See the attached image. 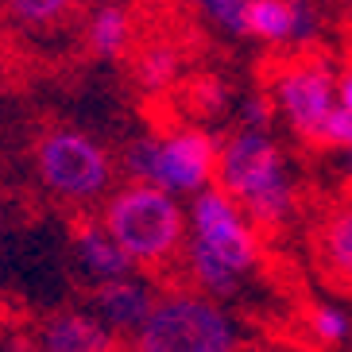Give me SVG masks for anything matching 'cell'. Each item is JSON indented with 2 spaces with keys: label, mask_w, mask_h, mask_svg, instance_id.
Here are the masks:
<instances>
[{
  "label": "cell",
  "mask_w": 352,
  "mask_h": 352,
  "mask_svg": "<svg viewBox=\"0 0 352 352\" xmlns=\"http://www.w3.org/2000/svg\"><path fill=\"white\" fill-rule=\"evenodd\" d=\"M186 225L190 232L182 263L194 290L217 302L236 298L248 275H256L259 267V232L252 217L221 186H209L190 197Z\"/></svg>",
  "instance_id": "1"
},
{
  "label": "cell",
  "mask_w": 352,
  "mask_h": 352,
  "mask_svg": "<svg viewBox=\"0 0 352 352\" xmlns=\"http://www.w3.org/2000/svg\"><path fill=\"white\" fill-rule=\"evenodd\" d=\"M217 186L248 213L252 225L263 228H279L283 221H290L298 201V186L279 140L256 128H236L221 144Z\"/></svg>",
  "instance_id": "2"
},
{
  "label": "cell",
  "mask_w": 352,
  "mask_h": 352,
  "mask_svg": "<svg viewBox=\"0 0 352 352\" xmlns=\"http://www.w3.org/2000/svg\"><path fill=\"white\" fill-rule=\"evenodd\" d=\"M101 225L128 252L135 267H166L186 248V209L182 201L147 182H124L104 197Z\"/></svg>",
  "instance_id": "3"
},
{
  "label": "cell",
  "mask_w": 352,
  "mask_h": 352,
  "mask_svg": "<svg viewBox=\"0 0 352 352\" xmlns=\"http://www.w3.org/2000/svg\"><path fill=\"white\" fill-rule=\"evenodd\" d=\"M244 325L225 302L201 290H166L132 337V352H240Z\"/></svg>",
  "instance_id": "4"
},
{
  "label": "cell",
  "mask_w": 352,
  "mask_h": 352,
  "mask_svg": "<svg viewBox=\"0 0 352 352\" xmlns=\"http://www.w3.org/2000/svg\"><path fill=\"white\" fill-rule=\"evenodd\" d=\"M217 155L221 144L206 128L175 124L140 135L128 147L124 166L132 182H147L182 201V197H197L201 190H209V182L217 178Z\"/></svg>",
  "instance_id": "5"
},
{
  "label": "cell",
  "mask_w": 352,
  "mask_h": 352,
  "mask_svg": "<svg viewBox=\"0 0 352 352\" xmlns=\"http://www.w3.org/2000/svg\"><path fill=\"white\" fill-rule=\"evenodd\" d=\"M35 175L51 197L66 206H89L113 194L116 166L94 135L78 128H51L35 144Z\"/></svg>",
  "instance_id": "6"
},
{
  "label": "cell",
  "mask_w": 352,
  "mask_h": 352,
  "mask_svg": "<svg viewBox=\"0 0 352 352\" xmlns=\"http://www.w3.org/2000/svg\"><path fill=\"white\" fill-rule=\"evenodd\" d=\"M271 104H275V113H283V120H287L302 140L321 144L329 116L341 109V97H337V74L329 70V63L298 58V63L283 66V70L275 74Z\"/></svg>",
  "instance_id": "7"
},
{
  "label": "cell",
  "mask_w": 352,
  "mask_h": 352,
  "mask_svg": "<svg viewBox=\"0 0 352 352\" xmlns=\"http://www.w3.org/2000/svg\"><path fill=\"white\" fill-rule=\"evenodd\" d=\"M159 294L155 283L144 279L140 271L124 275L116 283H104V287H94V306L89 310L116 333V337H135V333L147 325V318L155 314L159 306Z\"/></svg>",
  "instance_id": "8"
},
{
  "label": "cell",
  "mask_w": 352,
  "mask_h": 352,
  "mask_svg": "<svg viewBox=\"0 0 352 352\" xmlns=\"http://www.w3.org/2000/svg\"><path fill=\"white\" fill-rule=\"evenodd\" d=\"M35 352H120V337L94 310H54L35 329Z\"/></svg>",
  "instance_id": "9"
},
{
  "label": "cell",
  "mask_w": 352,
  "mask_h": 352,
  "mask_svg": "<svg viewBox=\"0 0 352 352\" xmlns=\"http://www.w3.org/2000/svg\"><path fill=\"white\" fill-rule=\"evenodd\" d=\"M318 8L310 0H252L248 35L279 47H302L318 39Z\"/></svg>",
  "instance_id": "10"
},
{
  "label": "cell",
  "mask_w": 352,
  "mask_h": 352,
  "mask_svg": "<svg viewBox=\"0 0 352 352\" xmlns=\"http://www.w3.org/2000/svg\"><path fill=\"white\" fill-rule=\"evenodd\" d=\"M74 259H78V271L94 287H104V283H116L132 275L135 263L128 259V252L113 240V232L101 225V221H82L74 228Z\"/></svg>",
  "instance_id": "11"
},
{
  "label": "cell",
  "mask_w": 352,
  "mask_h": 352,
  "mask_svg": "<svg viewBox=\"0 0 352 352\" xmlns=\"http://www.w3.org/2000/svg\"><path fill=\"white\" fill-rule=\"evenodd\" d=\"M85 47L97 58H124L128 47H132V16H128L124 4L104 0V4H97L89 12V20H85Z\"/></svg>",
  "instance_id": "12"
},
{
  "label": "cell",
  "mask_w": 352,
  "mask_h": 352,
  "mask_svg": "<svg viewBox=\"0 0 352 352\" xmlns=\"http://www.w3.org/2000/svg\"><path fill=\"white\" fill-rule=\"evenodd\" d=\"M182 82V54L170 43H151L140 58H135V85L147 97H163Z\"/></svg>",
  "instance_id": "13"
},
{
  "label": "cell",
  "mask_w": 352,
  "mask_h": 352,
  "mask_svg": "<svg viewBox=\"0 0 352 352\" xmlns=\"http://www.w3.org/2000/svg\"><path fill=\"white\" fill-rule=\"evenodd\" d=\"M321 252H325V263L341 283L352 287V206L337 209L321 232Z\"/></svg>",
  "instance_id": "14"
},
{
  "label": "cell",
  "mask_w": 352,
  "mask_h": 352,
  "mask_svg": "<svg viewBox=\"0 0 352 352\" xmlns=\"http://www.w3.org/2000/svg\"><path fill=\"white\" fill-rule=\"evenodd\" d=\"M0 4H4V16L23 32H47L78 8V0H0Z\"/></svg>",
  "instance_id": "15"
},
{
  "label": "cell",
  "mask_w": 352,
  "mask_h": 352,
  "mask_svg": "<svg viewBox=\"0 0 352 352\" xmlns=\"http://www.w3.org/2000/svg\"><path fill=\"white\" fill-rule=\"evenodd\" d=\"M310 333L318 337L321 344H344L352 341V314L337 302H318L310 310Z\"/></svg>",
  "instance_id": "16"
},
{
  "label": "cell",
  "mask_w": 352,
  "mask_h": 352,
  "mask_svg": "<svg viewBox=\"0 0 352 352\" xmlns=\"http://www.w3.org/2000/svg\"><path fill=\"white\" fill-rule=\"evenodd\" d=\"M213 28L228 35H248V12L252 0H190Z\"/></svg>",
  "instance_id": "17"
},
{
  "label": "cell",
  "mask_w": 352,
  "mask_h": 352,
  "mask_svg": "<svg viewBox=\"0 0 352 352\" xmlns=\"http://www.w3.org/2000/svg\"><path fill=\"white\" fill-rule=\"evenodd\" d=\"M186 101H190V109L201 113V116H221L228 109V89H225L221 78H209L206 74V78H194V82H190Z\"/></svg>",
  "instance_id": "18"
},
{
  "label": "cell",
  "mask_w": 352,
  "mask_h": 352,
  "mask_svg": "<svg viewBox=\"0 0 352 352\" xmlns=\"http://www.w3.org/2000/svg\"><path fill=\"white\" fill-rule=\"evenodd\" d=\"M240 116V128H256V132H271V124H275V104L267 101V97H244L236 109Z\"/></svg>",
  "instance_id": "19"
},
{
  "label": "cell",
  "mask_w": 352,
  "mask_h": 352,
  "mask_svg": "<svg viewBox=\"0 0 352 352\" xmlns=\"http://www.w3.org/2000/svg\"><path fill=\"white\" fill-rule=\"evenodd\" d=\"M0 352H35V333L4 329L0 333Z\"/></svg>",
  "instance_id": "20"
},
{
  "label": "cell",
  "mask_w": 352,
  "mask_h": 352,
  "mask_svg": "<svg viewBox=\"0 0 352 352\" xmlns=\"http://www.w3.org/2000/svg\"><path fill=\"white\" fill-rule=\"evenodd\" d=\"M337 97H341V109L352 116V70H344V78H337Z\"/></svg>",
  "instance_id": "21"
},
{
  "label": "cell",
  "mask_w": 352,
  "mask_h": 352,
  "mask_svg": "<svg viewBox=\"0 0 352 352\" xmlns=\"http://www.w3.org/2000/svg\"><path fill=\"white\" fill-rule=\"evenodd\" d=\"M240 352H302L294 344H279V341H267V344H244Z\"/></svg>",
  "instance_id": "22"
},
{
  "label": "cell",
  "mask_w": 352,
  "mask_h": 352,
  "mask_svg": "<svg viewBox=\"0 0 352 352\" xmlns=\"http://www.w3.org/2000/svg\"><path fill=\"white\" fill-rule=\"evenodd\" d=\"M341 170H344V178L352 182V147H344V151H341Z\"/></svg>",
  "instance_id": "23"
},
{
  "label": "cell",
  "mask_w": 352,
  "mask_h": 352,
  "mask_svg": "<svg viewBox=\"0 0 352 352\" xmlns=\"http://www.w3.org/2000/svg\"><path fill=\"white\" fill-rule=\"evenodd\" d=\"M0 70H4V54H0Z\"/></svg>",
  "instance_id": "24"
}]
</instances>
